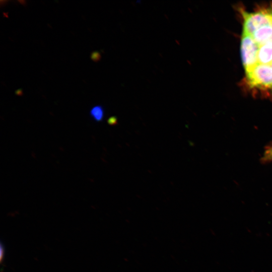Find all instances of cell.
Returning a JSON list of instances; mask_svg holds the SVG:
<instances>
[{"label":"cell","mask_w":272,"mask_h":272,"mask_svg":"<svg viewBox=\"0 0 272 272\" xmlns=\"http://www.w3.org/2000/svg\"><path fill=\"white\" fill-rule=\"evenodd\" d=\"M242 12L243 18V32L251 35L260 28L272 24L271 9L262 10L253 13Z\"/></svg>","instance_id":"3957f363"},{"label":"cell","mask_w":272,"mask_h":272,"mask_svg":"<svg viewBox=\"0 0 272 272\" xmlns=\"http://www.w3.org/2000/svg\"><path fill=\"white\" fill-rule=\"evenodd\" d=\"M101 58L100 53L98 51H94L92 52L91 55V58L94 61H97L100 60Z\"/></svg>","instance_id":"52a82bcc"},{"label":"cell","mask_w":272,"mask_h":272,"mask_svg":"<svg viewBox=\"0 0 272 272\" xmlns=\"http://www.w3.org/2000/svg\"><path fill=\"white\" fill-rule=\"evenodd\" d=\"M258 63L271 64L272 46L269 45L260 46L258 53Z\"/></svg>","instance_id":"5b68a950"},{"label":"cell","mask_w":272,"mask_h":272,"mask_svg":"<svg viewBox=\"0 0 272 272\" xmlns=\"http://www.w3.org/2000/svg\"><path fill=\"white\" fill-rule=\"evenodd\" d=\"M90 113L96 120L100 121L103 117L104 111L101 106H96L91 109Z\"/></svg>","instance_id":"8992f818"},{"label":"cell","mask_w":272,"mask_h":272,"mask_svg":"<svg viewBox=\"0 0 272 272\" xmlns=\"http://www.w3.org/2000/svg\"><path fill=\"white\" fill-rule=\"evenodd\" d=\"M271 64H272V63H271Z\"/></svg>","instance_id":"30bf717a"},{"label":"cell","mask_w":272,"mask_h":272,"mask_svg":"<svg viewBox=\"0 0 272 272\" xmlns=\"http://www.w3.org/2000/svg\"><path fill=\"white\" fill-rule=\"evenodd\" d=\"M260 46L252 35L243 32L241 41V53L245 73L250 71L258 63V53Z\"/></svg>","instance_id":"6da1fadb"},{"label":"cell","mask_w":272,"mask_h":272,"mask_svg":"<svg viewBox=\"0 0 272 272\" xmlns=\"http://www.w3.org/2000/svg\"><path fill=\"white\" fill-rule=\"evenodd\" d=\"M16 94L18 95H21L22 94V90H20V89H19L17 91H16Z\"/></svg>","instance_id":"9c48e42d"},{"label":"cell","mask_w":272,"mask_h":272,"mask_svg":"<svg viewBox=\"0 0 272 272\" xmlns=\"http://www.w3.org/2000/svg\"><path fill=\"white\" fill-rule=\"evenodd\" d=\"M252 36L259 46H272V24L260 28L252 34Z\"/></svg>","instance_id":"277c9868"},{"label":"cell","mask_w":272,"mask_h":272,"mask_svg":"<svg viewBox=\"0 0 272 272\" xmlns=\"http://www.w3.org/2000/svg\"><path fill=\"white\" fill-rule=\"evenodd\" d=\"M116 122V118L114 117H111L108 119V123L110 124H113Z\"/></svg>","instance_id":"ba28073f"},{"label":"cell","mask_w":272,"mask_h":272,"mask_svg":"<svg viewBox=\"0 0 272 272\" xmlns=\"http://www.w3.org/2000/svg\"><path fill=\"white\" fill-rule=\"evenodd\" d=\"M246 76L250 86L272 90V64L258 63Z\"/></svg>","instance_id":"7a4b0ae2"}]
</instances>
